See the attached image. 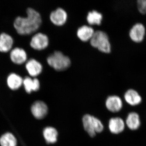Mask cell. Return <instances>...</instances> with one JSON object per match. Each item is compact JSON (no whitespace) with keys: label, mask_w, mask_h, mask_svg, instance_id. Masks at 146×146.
Wrapping results in <instances>:
<instances>
[{"label":"cell","mask_w":146,"mask_h":146,"mask_svg":"<svg viewBox=\"0 0 146 146\" xmlns=\"http://www.w3.org/2000/svg\"><path fill=\"white\" fill-rule=\"evenodd\" d=\"M25 17L18 16L13 21V28L21 36L30 35L36 32L41 26L42 18L39 12L32 7L26 10Z\"/></svg>","instance_id":"cell-1"},{"label":"cell","mask_w":146,"mask_h":146,"mask_svg":"<svg viewBox=\"0 0 146 146\" xmlns=\"http://www.w3.org/2000/svg\"><path fill=\"white\" fill-rule=\"evenodd\" d=\"M47 62L56 70H65L70 67L71 61L70 58L59 51H55L47 57Z\"/></svg>","instance_id":"cell-2"},{"label":"cell","mask_w":146,"mask_h":146,"mask_svg":"<svg viewBox=\"0 0 146 146\" xmlns=\"http://www.w3.org/2000/svg\"><path fill=\"white\" fill-rule=\"evenodd\" d=\"M90 44L101 52L109 53L111 52V46L107 34L102 31H97L91 39Z\"/></svg>","instance_id":"cell-3"},{"label":"cell","mask_w":146,"mask_h":146,"mask_svg":"<svg viewBox=\"0 0 146 146\" xmlns=\"http://www.w3.org/2000/svg\"><path fill=\"white\" fill-rule=\"evenodd\" d=\"M84 127L91 137H94L96 133L102 132L104 126L97 118L89 115H85L82 119Z\"/></svg>","instance_id":"cell-4"},{"label":"cell","mask_w":146,"mask_h":146,"mask_svg":"<svg viewBox=\"0 0 146 146\" xmlns=\"http://www.w3.org/2000/svg\"><path fill=\"white\" fill-rule=\"evenodd\" d=\"M9 53L11 62L14 65H22L28 60L26 51L21 47H14Z\"/></svg>","instance_id":"cell-5"},{"label":"cell","mask_w":146,"mask_h":146,"mask_svg":"<svg viewBox=\"0 0 146 146\" xmlns=\"http://www.w3.org/2000/svg\"><path fill=\"white\" fill-rule=\"evenodd\" d=\"M49 40L46 35L38 33L32 37L30 42L31 47L33 49L40 50L48 46Z\"/></svg>","instance_id":"cell-6"},{"label":"cell","mask_w":146,"mask_h":146,"mask_svg":"<svg viewBox=\"0 0 146 146\" xmlns=\"http://www.w3.org/2000/svg\"><path fill=\"white\" fill-rule=\"evenodd\" d=\"M14 40L10 34L6 32L0 33V53H9L14 47Z\"/></svg>","instance_id":"cell-7"},{"label":"cell","mask_w":146,"mask_h":146,"mask_svg":"<svg viewBox=\"0 0 146 146\" xmlns=\"http://www.w3.org/2000/svg\"><path fill=\"white\" fill-rule=\"evenodd\" d=\"M145 33L146 29L144 25L141 23H137L130 29L129 36L133 42L139 43L143 40Z\"/></svg>","instance_id":"cell-8"},{"label":"cell","mask_w":146,"mask_h":146,"mask_svg":"<svg viewBox=\"0 0 146 146\" xmlns=\"http://www.w3.org/2000/svg\"><path fill=\"white\" fill-rule=\"evenodd\" d=\"M50 19L54 25L60 26L66 23L68 19V14L63 9L58 8L50 13Z\"/></svg>","instance_id":"cell-9"},{"label":"cell","mask_w":146,"mask_h":146,"mask_svg":"<svg viewBox=\"0 0 146 146\" xmlns=\"http://www.w3.org/2000/svg\"><path fill=\"white\" fill-rule=\"evenodd\" d=\"M25 68L31 76L35 77L42 73L43 66L38 60L34 58H31L26 63Z\"/></svg>","instance_id":"cell-10"},{"label":"cell","mask_w":146,"mask_h":146,"mask_svg":"<svg viewBox=\"0 0 146 146\" xmlns=\"http://www.w3.org/2000/svg\"><path fill=\"white\" fill-rule=\"evenodd\" d=\"M23 78L16 73H11L7 78V86L12 90L19 89L23 85Z\"/></svg>","instance_id":"cell-11"},{"label":"cell","mask_w":146,"mask_h":146,"mask_svg":"<svg viewBox=\"0 0 146 146\" xmlns=\"http://www.w3.org/2000/svg\"><path fill=\"white\" fill-rule=\"evenodd\" d=\"M48 107L42 101L35 102L31 107L33 115L37 119H42L48 113Z\"/></svg>","instance_id":"cell-12"},{"label":"cell","mask_w":146,"mask_h":146,"mask_svg":"<svg viewBox=\"0 0 146 146\" xmlns=\"http://www.w3.org/2000/svg\"><path fill=\"white\" fill-rule=\"evenodd\" d=\"M106 105L109 111L113 112H118L122 108V100L117 96H110L106 100Z\"/></svg>","instance_id":"cell-13"},{"label":"cell","mask_w":146,"mask_h":146,"mask_svg":"<svg viewBox=\"0 0 146 146\" xmlns=\"http://www.w3.org/2000/svg\"><path fill=\"white\" fill-rule=\"evenodd\" d=\"M125 127L123 120L120 117L112 118L109 122V128L111 133L118 134L122 132Z\"/></svg>","instance_id":"cell-14"},{"label":"cell","mask_w":146,"mask_h":146,"mask_svg":"<svg viewBox=\"0 0 146 146\" xmlns=\"http://www.w3.org/2000/svg\"><path fill=\"white\" fill-rule=\"evenodd\" d=\"M95 32L92 27L85 25L79 28L77 31V35L81 41L87 42L91 39Z\"/></svg>","instance_id":"cell-15"},{"label":"cell","mask_w":146,"mask_h":146,"mask_svg":"<svg viewBox=\"0 0 146 146\" xmlns=\"http://www.w3.org/2000/svg\"><path fill=\"white\" fill-rule=\"evenodd\" d=\"M23 85L26 91L29 94L33 91H37L40 88V82L36 78H32L30 77H25L23 78Z\"/></svg>","instance_id":"cell-16"},{"label":"cell","mask_w":146,"mask_h":146,"mask_svg":"<svg viewBox=\"0 0 146 146\" xmlns=\"http://www.w3.org/2000/svg\"><path fill=\"white\" fill-rule=\"evenodd\" d=\"M124 99L129 104L135 106L140 104L142 102V98L137 91L132 89H129L125 92Z\"/></svg>","instance_id":"cell-17"},{"label":"cell","mask_w":146,"mask_h":146,"mask_svg":"<svg viewBox=\"0 0 146 146\" xmlns=\"http://www.w3.org/2000/svg\"><path fill=\"white\" fill-rule=\"evenodd\" d=\"M126 124L131 130H135L138 129L141 125V120L139 115L136 112L129 113L126 120Z\"/></svg>","instance_id":"cell-18"},{"label":"cell","mask_w":146,"mask_h":146,"mask_svg":"<svg viewBox=\"0 0 146 146\" xmlns=\"http://www.w3.org/2000/svg\"><path fill=\"white\" fill-rule=\"evenodd\" d=\"M102 20V14L96 10L89 11L86 17V20L90 25H100Z\"/></svg>","instance_id":"cell-19"},{"label":"cell","mask_w":146,"mask_h":146,"mask_svg":"<svg viewBox=\"0 0 146 146\" xmlns=\"http://www.w3.org/2000/svg\"><path fill=\"white\" fill-rule=\"evenodd\" d=\"M43 135L48 143H54L57 141V131L54 128H46L43 131Z\"/></svg>","instance_id":"cell-20"},{"label":"cell","mask_w":146,"mask_h":146,"mask_svg":"<svg viewBox=\"0 0 146 146\" xmlns=\"http://www.w3.org/2000/svg\"><path fill=\"white\" fill-rule=\"evenodd\" d=\"M0 144L1 146H16L17 141L12 133H7L0 138Z\"/></svg>","instance_id":"cell-21"},{"label":"cell","mask_w":146,"mask_h":146,"mask_svg":"<svg viewBox=\"0 0 146 146\" xmlns=\"http://www.w3.org/2000/svg\"><path fill=\"white\" fill-rule=\"evenodd\" d=\"M137 7L140 13H146V0H138L137 1Z\"/></svg>","instance_id":"cell-22"}]
</instances>
